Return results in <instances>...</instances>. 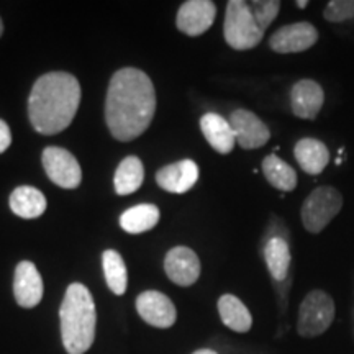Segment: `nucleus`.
<instances>
[{
    "label": "nucleus",
    "mask_w": 354,
    "mask_h": 354,
    "mask_svg": "<svg viewBox=\"0 0 354 354\" xmlns=\"http://www.w3.org/2000/svg\"><path fill=\"white\" fill-rule=\"evenodd\" d=\"M46 176L63 189H76L82 180V171L77 159L68 149L48 146L41 156Z\"/></svg>",
    "instance_id": "nucleus-7"
},
{
    "label": "nucleus",
    "mask_w": 354,
    "mask_h": 354,
    "mask_svg": "<svg viewBox=\"0 0 354 354\" xmlns=\"http://www.w3.org/2000/svg\"><path fill=\"white\" fill-rule=\"evenodd\" d=\"M201 130L209 141V145L220 154H228L233 151L236 136L228 120L218 113H205L201 118Z\"/></svg>",
    "instance_id": "nucleus-16"
},
{
    "label": "nucleus",
    "mask_w": 354,
    "mask_h": 354,
    "mask_svg": "<svg viewBox=\"0 0 354 354\" xmlns=\"http://www.w3.org/2000/svg\"><path fill=\"white\" fill-rule=\"evenodd\" d=\"M81 104V86L69 73H48L35 82L28 99V117L41 135L66 130Z\"/></svg>",
    "instance_id": "nucleus-2"
},
{
    "label": "nucleus",
    "mask_w": 354,
    "mask_h": 354,
    "mask_svg": "<svg viewBox=\"0 0 354 354\" xmlns=\"http://www.w3.org/2000/svg\"><path fill=\"white\" fill-rule=\"evenodd\" d=\"M323 17L331 24L354 20V0H331V2L326 3Z\"/></svg>",
    "instance_id": "nucleus-26"
},
{
    "label": "nucleus",
    "mask_w": 354,
    "mask_h": 354,
    "mask_svg": "<svg viewBox=\"0 0 354 354\" xmlns=\"http://www.w3.org/2000/svg\"><path fill=\"white\" fill-rule=\"evenodd\" d=\"M343 209V196L333 185H322L304 201L300 216L308 233H320Z\"/></svg>",
    "instance_id": "nucleus-5"
},
{
    "label": "nucleus",
    "mask_w": 354,
    "mask_h": 354,
    "mask_svg": "<svg viewBox=\"0 0 354 354\" xmlns=\"http://www.w3.org/2000/svg\"><path fill=\"white\" fill-rule=\"evenodd\" d=\"M230 125H232L234 136H236V143L243 149H258L271 138V131H269L268 125L251 110H234L230 115Z\"/></svg>",
    "instance_id": "nucleus-9"
},
{
    "label": "nucleus",
    "mask_w": 354,
    "mask_h": 354,
    "mask_svg": "<svg viewBox=\"0 0 354 354\" xmlns=\"http://www.w3.org/2000/svg\"><path fill=\"white\" fill-rule=\"evenodd\" d=\"M198 167L192 159H183L174 165L161 167L156 172V183L161 189L172 194H185L196 185Z\"/></svg>",
    "instance_id": "nucleus-15"
},
{
    "label": "nucleus",
    "mask_w": 354,
    "mask_h": 354,
    "mask_svg": "<svg viewBox=\"0 0 354 354\" xmlns=\"http://www.w3.org/2000/svg\"><path fill=\"white\" fill-rule=\"evenodd\" d=\"M165 271L172 282L180 287L196 284L201 277V261L196 251L187 246L172 248L165 259Z\"/></svg>",
    "instance_id": "nucleus-12"
},
{
    "label": "nucleus",
    "mask_w": 354,
    "mask_h": 354,
    "mask_svg": "<svg viewBox=\"0 0 354 354\" xmlns=\"http://www.w3.org/2000/svg\"><path fill=\"white\" fill-rule=\"evenodd\" d=\"M290 248L284 238L272 236L264 246V261L274 281H284L290 268Z\"/></svg>",
    "instance_id": "nucleus-21"
},
{
    "label": "nucleus",
    "mask_w": 354,
    "mask_h": 354,
    "mask_svg": "<svg viewBox=\"0 0 354 354\" xmlns=\"http://www.w3.org/2000/svg\"><path fill=\"white\" fill-rule=\"evenodd\" d=\"M43 279L39 276L37 266L30 261H21L15 269L13 277V294L20 307L33 308L43 299Z\"/></svg>",
    "instance_id": "nucleus-14"
},
{
    "label": "nucleus",
    "mask_w": 354,
    "mask_h": 354,
    "mask_svg": "<svg viewBox=\"0 0 354 354\" xmlns=\"http://www.w3.org/2000/svg\"><path fill=\"white\" fill-rule=\"evenodd\" d=\"M136 312L148 325L169 328L176 323L177 312L172 300L158 290H146L136 299Z\"/></svg>",
    "instance_id": "nucleus-11"
},
{
    "label": "nucleus",
    "mask_w": 354,
    "mask_h": 354,
    "mask_svg": "<svg viewBox=\"0 0 354 354\" xmlns=\"http://www.w3.org/2000/svg\"><path fill=\"white\" fill-rule=\"evenodd\" d=\"M223 35L228 46L236 51L253 50L264 37V32L251 12L250 2L245 0H230L225 13Z\"/></svg>",
    "instance_id": "nucleus-4"
},
{
    "label": "nucleus",
    "mask_w": 354,
    "mask_h": 354,
    "mask_svg": "<svg viewBox=\"0 0 354 354\" xmlns=\"http://www.w3.org/2000/svg\"><path fill=\"white\" fill-rule=\"evenodd\" d=\"M307 6H308V2H305V0H304V2H297V7L299 8H305Z\"/></svg>",
    "instance_id": "nucleus-29"
},
{
    "label": "nucleus",
    "mask_w": 354,
    "mask_h": 354,
    "mask_svg": "<svg viewBox=\"0 0 354 354\" xmlns=\"http://www.w3.org/2000/svg\"><path fill=\"white\" fill-rule=\"evenodd\" d=\"M12 145V133L10 128L3 120H0V154L7 151L8 146Z\"/></svg>",
    "instance_id": "nucleus-27"
},
{
    "label": "nucleus",
    "mask_w": 354,
    "mask_h": 354,
    "mask_svg": "<svg viewBox=\"0 0 354 354\" xmlns=\"http://www.w3.org/2000/svg\"><path fill=\"white\" fill-rule=\"evenodd\" d=\"M294 154L300 167L312 176L322 174L330 162L328 148L317 138H302L297 141Z\"/></svg>",
    "instance_id": "nucleus-17"
},
{
    "label": "nucleus",
    "mask_w": 354,
    "mask_h": 354,
    "mask_svg": "<svg viewBox=\"0 0 354 354\" xmlns=\"http://www.w3.org/2000/svg\"><path fill=\"white\" fill-rule=\"evenodd\" d=\"M318 41V30L308 21H297L279 28L269 38V46L279 55L307 51Z\"/></svg>",
    "instance_id": "nucleus-8"
},
{
    "label": "nucleus",
    "mask_w": 354,
    "mask_h": 354,
    "mask_svg": "<svg viewBox=\"0 0 354 354\" xmlns=\"http://www.w3.org/2000/svg\"><path fill=\"white\" fill-rule=\"evenodd\" d=\"M192 354H218L216 351H214V349H198V351H196V353H192Z\"/></svg>",
    "instance_id": "nucleus-28"
},
{
    "label": "nucleus",
    "mask_w": 354,
    "mask_h": 354,
    "mask_svg": "<svg viewBox=\"0 0 354 354\" xmlns=\"http://www.w3.org/2000/svg\"><path fill=\"white\" fill-rule=\"evenodd\" d=\"M154 110V86L143 71L123 68L113 74L105 100V122L113 138H138L151 125Z\"/></svg>",
    "instance_id": "nucleus-1"
},
{
    "label": "nucleus",
    "mask_w": 354,
    "mask_h": 354,
    "mask_svg": "<svg viewBox=\"0 0 354 354\" xmlns=\"http://www.w3.org/2000/svg\"><path fill=\"white\" fill-rule=\"evenodd\" d=\"M145 169L143 162L136 156H127L118 165L113 176V185L118 196H128L143 185Z\"/></svg>",
    "instance_id": "nucleus-20"
},
{
    "label": "nucleus",
    "mask_w": 354,
    "mask_h": 354,
    "mask_svg": "<svg viewBox=\"0 0 354 354\" xmlns=\"http://www.w3.org/2000/svg\"><path fill=\"white\" fill-rule=\"evenodd\" d=\"M102 266H104V276L107 281L109 289L115 295H123L128 287V272L125 261L115 250H107L102 254Z\"/></svg>",
    "instance_id": "nucleus-24"
},
{
    "label": "nucleus",
    "mask_w": 354,
    "mask_h": 354,
    "mask_svg": "<svg viewBox=\"0 0 354 354\" xmlns=\"http://www.w3.org/2000/svg\"><path fill=\"white\" fill-rule=\"evenodd\" d=\"M61 336L69 354H84L95 339L97 312L91 290L74 282L66 290L59 308Z\"/></svg>",
    "instance_id": "nucleus-3"
},
{
    "label": "nucleus",
    "mask_w": 354,
    "mask_h": 354,
    "mask_svg": "<svg viewBox=\"0 0 354 354\" xmlns=\"http://www.w3.org/2000/svg\"><path fill=\"white\" fill-rule=\"evenodd\" d=\"M2 33H3V24L2 20H0V37H2Z\"/></svg>",
    "instance_id": "nucleus-30"
},
{
    "label": "nucleus",
    "mask_w": 354,
    "mask_h": 354,
    "mask_svg": "<svg viewBox=\"0 0 354 354\" xmlns=\"http://www.w3.org/2000/svg\"><path fill=\"white\" fill-rule=\"evenodd\" d=\"M325 104V92L320 84L312 79L295 82L290 91V107L295 117L302 120H315Z\"/></svg>",
    "instance_id": "nucleus-13"
},
{
    "label": "nucleus",
    "mask_w": 354,
    "mask_h": 354,
    "mask_svg": "<svg viewBox=\"0 0 354 354\" xmlns=\"http://www.w3.org/2000/svg\"><path fill=\"white\" fill-rule=\"evenodd\" d=\"M159 221V209L153 203H140L123 212L120 216V227L127 233L140 234L156 227Z\"/></svg>",
    "instance_id": "nucleus-22"
},
{
    "label": "nucleus",
    "mask_w": 354,
    "mask_h": 354,
    "mask_svg": "<svg viewBox=\"0 0 354 354\" xmlns=\"http://www.w3.org/2000/svg\"><path fill=\"white\" fill-rule=\"evenodd\" d=\"M10 209L20 218H38L46 210V197L38 189L21 185L12 192Z\"/></svg>",
    "instance_id": "nucleus-19"
},
{
    "label": "nucleus",
    "mask_w": 354,
    "mask_h": 354,
    "mask_svg": "<svg viewBox=\"0 0 354 354\" xmlns=\"http://www.w3.org/2000/svg\"><path fill=\"white\" fill-rule=\"evenodd\" d=\"M335 320V302L326 292L312 290L305 295L299 308L297 331L304 338L325 333Z\"/></svg>",
    "instance_id": "nucleus-6"
},
{
    "label": "nucleus",
    "mask_w": 354,
    "mask_h": 354,
    "mask_svg": "<svg viewBox=\"0 0 354 354\" xmlns=\"http://www.w3.org/2000/svg\"><path fill=\"white\" fill-rule=\"evenodd\" d=\"M216 7L210 0H187L179 7L176 25L187 37H201L214 25Z\"/></svg>",
    "instance_id": "nucleus-10"
},
{
    "label": "nucleus",
    "mask_w": 354,
    "mask_h": 354,
    "mask_svg": "<svg viewBox=\"0 0 354 354\" xmlns=\"http://www.w3.org/2000/svg\"><path fill=\"white\" fill-rule=\"evenodd\" d=\"M250 7L261 30L266 32L281 10V2H277V0H256V2H250Z\"/></svg>",
    "instance_id": "nucleus-25"
},
{
    "label": "nucleus",
    "mask_w": 354,
    "mask_h": 354,
    "mask_svg": "<svg viewBox=\"0 0 354 354\" xmlns=\"http://www.w3.org/2000/svg\"><path fill=\"white\" fill-rule=\"evenodd\" d=\"M218 313L223 325L236 333H246L253 325V317H251L250 310L236 295H221L218 300Z\"/></svg>",
    "instance_id": "nucleus-18"
},
{
    "label": "nucleus",
    "mask_w": 354,
    "mask_h": 354,
    "mask_svg": "<svg viewBox=\"0 0 354 354\" xmlns=\"http://www.w3.org/2000/svg\"><path fill=\"white\" fill-rule=\"evenodd\" d=\"M263 172L268 183L282 192H292L297 187V172L276 154H269L263 161Z\"/></svg>",
    "instance_id": "nucleus-23"
}]
</instances>
